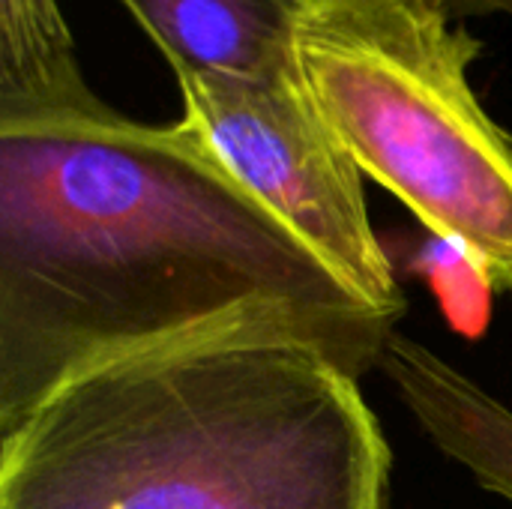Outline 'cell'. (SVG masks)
<instances>
[{"label": "cell", "instance_id": "cell-5", "mask_svg": "<svg viewBox=\"0 0 512 509\" xmlns=\"http://www.w3.org/2000/svg\"><path fill=\"white\" fill-rule=\"evenodd\" d=\"M381 369L426 438L483 489L512 504V408L408 336H390Z\"/></svg>", "mask_w": 512, "mask_h": 509}, {"label": "cell", "instance_id": "cell-2", "mask_svg": "<svg viewBox=\"0 0 512 509\" xmlns=\"http://www.w3.org/2000/svg\"><path fill=\"white\" fill-rule=\"evenodd\" d=\"M336 342L255 306L60 381L0 435V509H390Z\"/></svg>", "mask_w": 512, "mask_h": 509}, {"label": "cell", "instance_id": "cell-4", "mask_svg": "<svg viewBox=\"0 0 512 509\" xmlns=\"http://www.w3.org/2000/svg\"><path fill=\"white\" fill-rule=\"evenodd\" d=\"M180 123L378 315L396 324L408 300L378 240L363 171L327 129L297 69L267 78L174 72Z\"/></svg>", "mask_w": 512, "mask_h": 509}, {"label": "cell", "instance_id": "cell-7", "mask_svg": "<svg viewBox=\"0 0 512 509\" xmlns=\"http://www.w3.org/2000/svg\"><path fill=\"white\" fill-rule=\"evenodd\" d=\"M96 99L57 0H0V117L81 108Z\"/></svg>", "mask_w": 512, "mask_h": 509}, {"label": "cell", "instance_id": "cell-8", "mask_svg": "<svg viewBox=\"0 0 512 509\" xmlns=\"http://www.w3.org/2000/svg\"><path fill=\"white\" fill-rule=\"evenodd\" d=\"M291 9H297L303 0H285ZM456 18L462 15H492V12H512V0H441Z\"/></svg>", "mask_w": 512, "mask_h": 509}, {"label": "cell", "instance_id": "cell-3", "mask_svg": "<svg viewBox=\"0 0 512 509\" xmlns=\"http://www.w3.org/2000/svg\"><path fill=\"white\" fill-rule=\"evenodd\" d=\"M480 42L441 0H303L291 57L354 159L489 291H512V138L471 87Z\"/></svg>", "mask_w": 512, "mask_h": 509}, {"label": "cell", "instance_id": "cell-6", "mask_svg": "<svg viewBox=\"0 0 512 509\" xmlns=\"http://www.w3.org/2000/svg\"><path fill=\"white\" fill-rule=\"evenodd\" d=\"M174 72L267 78L294 69L285 0H120Z\"/></svg>", "mask_w": 512, "mask_h": 509}, {"label": "cell", "instance_id": "cell-1", "mask_svg": "<svg viewBox=\"0 0 512 509\" xmlns=\"http://www.w3.org/2000/svg\"><path fill=\"white\" fill-rule=\"evenodd\" d=\"M255 306L321 327L360 378L393 336L180 120L0 117V435L69 375Z\"/></svg>", "mask_w": 512, "mask_h": 509}]
</instances>
